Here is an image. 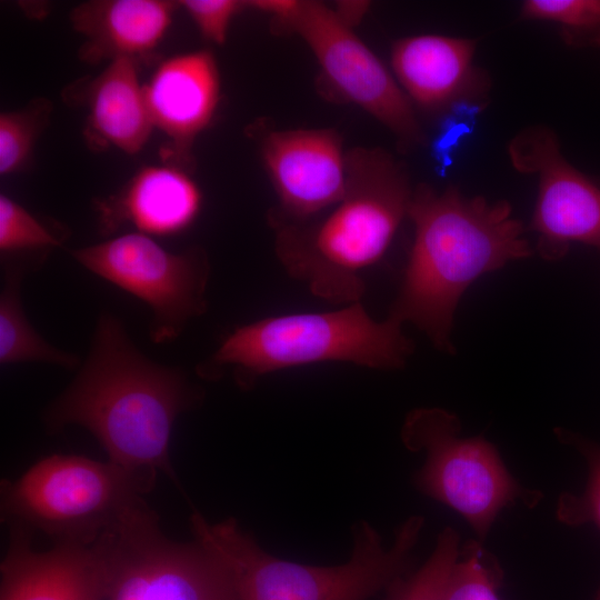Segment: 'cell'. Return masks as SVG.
Here are the masks:
<instances>
[{
    "label": "cell",
    "mask_w": 600,
    "mask_h": 600,
    "mask_svg": "<svg viewBox=\"0 0 600 600\" xmlns=\"http://www.w3.org/2000/svg\"><path fill=\"white\" fill-rule=\"evenodd\" d=\"M4 257V256H2ZM44 257L2 260L3 283L0 293V363L44 362L63 368L80 363L77 354L61 350L46 341L29 322L21 300V284L27 272Z\"/></svg>",
    "instance_id": "cell-19"
},
{
    "label": "cell",
    "mask_w": 600,
    "mask_h": 600,
    "mask_svg": "<svg viewBox=\"0 0 600 600\" xmlns=\"http://www.w3.org/2000/svg\"><path fill=\"white\" fill-rule=\"evenodd\" d=\"M182 8L197 26L201 36L214 43L227 41L234 17L247 8L246 1L238 0H180Z\"/></svg>",
    "instance_id": "cell-26"
},
{
    "label": "cell",
    "mask_w": 600,
    "mask_h": 600,
    "mask_svg": "<svg viewBox=\"0 0 600 600\" xmlns=\"http://www.w3.org/2000/svg\"><path fill=\"white\" fill-rule=\"evenodd\" d=\"M560 442L573 447L584 458L588 480L581 493L562 492L557 502L558 521L569 527L593 524L600 532V444L563 428H556ZM594 600H600V587Z\"/></svg>",
    "instance_id": "cell-22"
},
{
    "label": "cell",
    "mask_w": 600,
    "mask_h": 600,
    "mask_svg": "<svg viewBox=\"0 0 600 600\" xmlns=\"http://www.w3.org/2000/svg\"><path fill=\"white\" fill-rule=\"evenodd\" d=\"M246 4L301 37L338 98L368 112L403 143L422 141L413 106L394 76L337 11L310 0H252Z\"/></svg>",
    "instance_id": "cell-9"
},
{
    "label": "cell",
    "mask_w": 600,
    "mask_h": 600,
    "mask_svg": "<svg viewBox=\"0 0 600 600\" xmlns=\"http://www.w3.org/2000/svg\"><path fill=\"white\" fill-rule=\"evenodd\" d=\"M203 389L181 369L158 363L132 342L120 318L103 311L87 358L72 382L46 409L51 432L87 429L108 460L152 483H176L170 441L177 418L203 400Z\"/></svg>",
    "instance_id": "cell-1"
},
{
    "label": "cell",
    "mask_w": 600,
    "mask_h": 600,
    "mask_svg": "<svg viewBox=\"0 0 600 600\" xmlns=\"http://www.w3.org/2000/svg\"><path fill=\"white\" fill-rule=\"evenodd\" d=\"M52 102L36 98L24 107L0 113V176L21 171L30 161L40 134L47 128Z\"/></svg>",
    "instance_id": "cell-20"
},
{
    "label": "cell",
    "mask_w": 600,
    "mask_h": 600,
    "mask_svg": "<svg viewBox=\"0 0 600 600\" xmlns=\"http://www.w3.org/2000/svg\"><path fill=\"white\" fill-rule=\"evenodd\" d=\"M68 238L64 228L50 226L9 196L0 194V250L2 256L48 253Z\"/></svg>",
    "instance_id": "cell-24"
},
{
    "label": "cell",
    "mask_w": 600,
    "mask_h": 600,
    "mask_svg": "<svg viewBox=\"0 0 600 600\" xmlns=\"http://www.w3.org/2000/svg\"><path fill=\"white\" fill-rule=\"evenodd\" d=\"M179 2L172 0H89L69 14L82 37L79 58L88 63L148 60L168 32Z\"/></svg>",
    "instance_id": "cell-18"
},
{
    "label": "cell",
    "mask_w": 600,
    "mask_h": 600,
    "mask_svg": "<svg viewBox=\"0 0 600 600\" xmlns=\"http://www.w3.org/2000/svg\"><path fill=\"white\" fill-rule=\"evenodd\" d=\"M503 571L479 540H469L449 576L443 600H500Z\"/></svg>",
    "instance_id": "cell-25"
},
{
    "label": "cell",
    "mask_w": 600,
    "mask_h": 600,
    "mask_svg": "<svg viewBox=\"0 0 600 600\" xmlns=\"http://www.w3.org/2000/svg\"><path fill=\"white\" fill-rule=\"evenodd\" d=\"M70 254L93 274L149 306V336L154 343L173 341L191 319L207 310L210 263L199 247L171 252L136 231L70 250Z\"/></svg>",
    "instance_id": "cell-10"
},
{
    "label": "cell",
    "mask_w": 600,
    "mask_h": 600,
    "mask_svg": "<svg viewBox=\"0 0 600 600\" xmlns=\"http://www.w3.org/2000/svg\"><path fill=\"white\" fill-rule=\"evenodd\" d=\"M401 326L390 317L372 319L359 301L332 311L269 317L237 327L197 373L213 380L230 368L236 383L249 389L270 372L321 362L397 369L412 350Z\"/></svg>",
    "instance_id": "cell-5"
},
{
    "label": "cell",
    "mask_w": 600,
    "mask_h": 600,
    "mask_svg": "<svg viewBox=\"0 0 600 600\" xmlns=\"http://www.w3.org/2000/svg\"><path fill=\"white\" fill-rule=\"evenodd\" d=\"M424 518L411 516L396 530L387 548L377 529L361 520L352 527L347 562L318 567L268 553L234 518L211 523L193 512L194 540L228 569L239 600H368L407 573Z\"/></svg>",
    "instance_id": "cell-4"
},
{
    "label": "cell",
    "mask_w": 600,
    "mask_h": 600,
    "mask_svg": "<svg viewBox=\"0 0 600 600\" xmlns=\"http://www.w3.org/2000/svg\"><path fill=\"white\" fill-rule=\"evenodd\" d=\"M139 63L118 59L93 78L66 87V102L86 110V139L93 148L140 152L154 130L139 80Z\"/></svg>",
    "instance_id": "cell-17"
},
{
    "label": "cell",
    "mask_w": 600,
    "mask_h": 600,
    "mask_svg": "<svg viewBox=\"0 0 600 600\" xmlns=\"http://www.w3.org/2000/svg\"><path fill=\"white\" fill-rule=\"evenodd\" d=\"M106 563L96 543L32 548L30 531L11 527L1 562L0 600H104Z\"/></svg>",
    "instance_id": "cell-15"
},
{
    "label": "cell",
    "mask_w": 600,
    "mask_h": 600,
    "mask_svg": "<svg viewBox=\"0 0 600 600\" xmlns=\"http://www.w3.org/2000/svg\"><path fill=\"white\" fill-rule=\"evenodd\" d=\"M474 51L471 39L406 37L391 48L393 76L411 103L426 111L443 114L461 106H478L489 83L474 64Z\"/></svg>",
    "instance_id": "cell-14"
},
{
    "label": "cell",
    "mask_w": 600,
    "mask_h": 600,
    "mask_svg": "<svg viewBox=\"0 0 600 600\" xmlns=\"http://www.w3.org/2000/svg\"><path fill=\"white\" fill-rule=\"evenodd\" d=\"M508 151L518 171L538 177L532 229L540 254L558 259L570 242L600 248V189L563 158L556 134L542 126L527 128Z\"/></svg>",
    "instance_id": "cell-11"
},
{
    "label": "cell",
    "mask_w": 600,
    "mask_h": 600,
    "mask_svg": "<svg viewBox=\"0 0 600 600\" xmlns=\"http://www.w3.org/2000/svg\"><path fill=\"white\" fill-rule=\"evenodd\" d=\"M96 544L106 563L104 600H239L224 564L196 540L167 538L147 502Z\"/></svg>",
    "instance_id": "cell-8"
},
{
    "label": "cell",
    "mask_w": 600,
    "mask_h": 600,
    "mask_svg": "<svg viewBox=\"0 0 600 600\" xmlns=\"http://www.w3.org/2000/svg\"><path fill=\"white\" fill-rule=\"evenodd\" d=\"M412 197L408 176L381 149L348 152L343 196L313 223H276V251L294 278L318 298L358 302L362 273L388 250Z\"/></svg>",
    "instance_id": "cell-3"
},
{
    "label": "cell",
    "mask_w": 600,
    "mask_h": 600,
    "mask_svg": "<svg viewBox=\"0 0 600 600\" xmlns=\"http://www.w3.org/2000/svg\"><path fill=\"white\" fill-rule=\"evenodd\" d=\"M99 228L129 224L147 236H173L200 213L202 192L191 172L166 162L141 167L114 194L94 201Z\"/></svg>",
    "instance_id": "cell-16"
},
{
    "label": "cell",
    "mask_w": 600,
    "mask_h": 600,
    "mask_svg": "<svg viewBox=\"0 0 600 600\" xmlns=\"http://www.w3.org/2000/svg\"><path fill=\"white\" fill-rule=\"evenodd\" d=\"M154 129L166 137L162 162L193 169L192 148L211 123L221 94L219 68L209 50H194L161 61L143 84Z\"/></svg>",
    "instance_id": "cell-12"
},
{
    "label": "cell",
    "mask_w": 600,
    "mask_h": 600,
    "mask_svg": "<svg viewBox=\"0 0 600 600\" xmlns=\"http://www.w3.org/2000/svg\"><path fill=\"white\" fill-rule=\"evenodd\" d=\"M460 537L451 527L439 534L427 561L413 573L393 580L384 600H443L451 570L460 554Z\"/></svg>",
    "instance_id": "cell-21"
},
{
    "label": "cell",
    "mask_w": 600,
    "mask_h": 600,
    "mask_svg": "<svg viewBox=\"0 0 600 600\" xmlns=\"http://www.w3.org/2000/svg\"><path fill=\"white\" fill-rule=\"evenodd\" d=\"M264 168L291 222L331 208L348 184V153L330 129L269 132L261 147Z\"/></svg>",
    "instance_id": "cell-13"
},
{
    "label": "cell",
    "mask_w": 600,
    "mask_h": 600,
    "mask_svg": "<svg viewBox=\"0 0 600 600\" xmlns=\"http://www.w3.org/2000/svg\"><path fill=\"white\" fill-rule=\"evenodd\" d=\"M460 430L456 414L418 408L407 414L400 437L409 451L426 454L412 477L416 489L457 511L483 542L502 509L518 502L534 508L543 494L522 487L490 441L461 438Z\"/></svg>",
    "instance_id": "cell-7"
},
{
    "label": "cell",
    "mask_w": 600,
    "mask_h": 600,
    "mask_svg": "<svg viewBox=\"0 0 600 600\" xmlns=\"http://www.w3.org/2000/svg\"><path fill=\"white\" fill-rule=\"evenodd\" d=\"M154 483L111 461L52 454L18 479L1 482V517L10 527L38 530L58 542L93 544Z\"/></svg>",
    "instance_id": "cell-6"
},
{
    "label": "cell",
    "mask_w": 600,
    "mask_h": 600,
    "mask_svg": "<svg viewBox=\"0 0 600 600\" xmlns=\"http://www.w3.org/2000/svg\"><path fill=\"white\" fill-rule=\"evenodd\" d=\"M520 14L556 23L569 46L600 47V0H527Z\"/></svg>",
    "instance_id": "cell-23"
},
{
    "label": "cell",
    "mask_w": 600,
    "mask_h": 600,
    "mask_svg": "<svg viewBox=\"0 0 600 600\" xmlns=\"http://www.w3.org/2000/svg\"><path fill=\"white\" fill-rule=\"evenodd\" d=\"M414 238L390 318L411 322L440 350L460 297L479 277L531 254L523 228L507 201L467 198L456 188L420 186L409 203Z\"/></svg>",
    "instance_id": "cell-2"
}]
</instances>
